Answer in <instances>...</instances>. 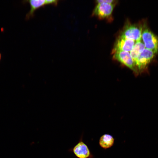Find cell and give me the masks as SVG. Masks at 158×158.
<instances>
[{"instance_id": "6da1fadb", "label": "cell", "mask_w": 158, "mask_h": 158, "mask_svg": "<svg viewBox=\"0 0 158 158\" xmlns=\"http://www.w3.org/2000/svg\"><path fill=\"white\" fill-rule=\"evenodd\" d=\"M155 53L145 48L134 61L137 75L142 73L153 58Z\"/></svg>"}, {"instance_id": "7a4b0ae2", "label": "cell", "mask_w": 158, "mask_h": 158, "mask_svg": "<svg viewBox=\"0 0 158 158\" xmlns=\"http://www.w3.org/2000/svg\"><path fill=\"white\" fill-rule=\"evenodd\" d=\"M142 39L146 48L158 53V37L148 28L142 27Z\"/></svg>"}, {"instance_id": "3957f363", "label": "cell", "mask_w": 158, "mask_h": 158, "mask_svg": "<svg viewBox=\"0 0 158 158\" xmlns=\"http://www.w3.org/2000/svg\"><path fill=\"white\" fill-rule=\"evenodd\" d=\"M83 136L82 134L78 142L68 149V151L72 153L77 158H93V155L83 141Z\"/></svg>"}, {"instance_id": "277c9868", "label": "cell", "mask_w": 158, "mask_h": 158, "mask_svg": "<svg viewBox=\"0 0 158 158\" xmlns=\"http://www.w3.org/2000/svg\"><path fill=\"white\" fill-rule=\"evenodd\" d=\"M142 29L141 26L128 24L125 26L120 36L136 42L142 39Z\"/></svg>"}, {"instance_id": "5b68a950", "label": "cell", "mask_w": 158, "mask_h": 158, "mask_svg": "<svg viewBox=\"0 0 158 158\" xmlns=\"http://www.w3.org/2000/svg\"><path fill=\"white\" fill-rule=\"evenodd\" d=\"M113 53L114 59L130 68L137 75L134 62L129 52L118 51Z\"/></svg>"}, {"instance_id": "8992f818", "label": "cell", "mask_w": 158, "mask_h": 158, "mask_svg": "<svg viewBox=\"0 0 158 158\" xmlns=\"http://www.w3.org/2000/svg\"><path fill=\"white\" fill-rule=\"evenodd\" d=\"M114 5L105 3H97L94 9L92 14L101 19L108 18L111 15Z\"/></svg>"}, {"instance_id": "52a82bcc", "label": "cell", "mask_w": 158, "mask_h": 158, "mask_svg": "<svg viewBox=\"0 0 158 158\" xmlns=\"http://www.w3.org/2000/svg\"><path fill=\"white\" fill-rule=\"evenodd\" d=\"M135 41L119 36L116 42L113 53L121 51L130 52L133 47Z\"/></svg>"}, {"instance_id": "ba28073f", "label": "cell", "mask_w": 158, "mask_h": 158, "mask_svg": "<svg viewBox=\"0 0 158 158\" xmlns=\"http://www.w3.org/2000/svg\"><path fill=\"white\" fill-rule=\"evenodd\" d=\"M24 1L29 3L30 7V11L25 16V19L26 20L34 16V12L37 9L47 4L46 0H30Z\"/></svg>"}, {"instance_id": "9c48e42d", "label": "cell", "mask_w": 158, "mask_h": 158, "mask_svg": "<svg viewBox=\"0 0 158 158\" xmlns=\"http://www.w3.org/2000/svg\"><path fill=\"white\" fill-rule=\"evenodd\" d=\"M115 139L113 136L109 134L102 135L99 140V145L103 149L106 150L110 148L114 145Z\"/></svg>"}, {"instance_id": "30bf717a", "label": "cell", "mask_w": 158, "mask_h": 158, "mask_svg": "<svg viewBox=\"0 0 158 158\" xmlns=\"http://www.w3.org/2000/svg\"><path fill=\"white\" fill-rule=\"evenodd\" d=\"M145 48L142 39L135 42L133 47L130 52L134 62Z\"/></svg>"}, {"instance_id": "8fae6325", "label": "cell", "mask_w": 158, "mask_h": 158, "mask_svg": "<svg viewBox=\"0 0 158 158\" xmlns=\"http://www.w3.org/2000/svg\"><path fill=\"white\" fill-rule=\"evenodd\" d=\"M115 1L114 0H97L96 1L97 3H105L109 4H115Z\"/></svg>"}, {"instance_id": "7c38bea8", "label": "cell", "mask_w": 158, "mask_h": 158, "mask_svg": "<svg viewBox=\"0 0 158 158\" xmlns=\"http://www.w3.org/2000/svg\"><path fill=\"white\" fill-rule=\"evenodd\" d=\"M47 4H51L54 6H56L59 1L57 0H46Z\"/></svg>"}, {"instance_id": "4fadbf2b", "label": "cell", "mask_w": 158, "mask_h": 158, "mask_svg": "<svg viewBox=\"0 0 158 158\" xmlns=\"http://www.w3.org/2000/svg\"><path fill=\"white\" fill-rule=\"evenodd\" d=\"M1 53H0V61L1 60Z\"/></svg>"}]
</instances>
